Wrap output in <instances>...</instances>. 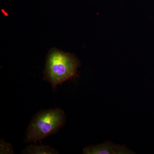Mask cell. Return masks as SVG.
<instances>
[{"label": "cell", "mask_w": 154, "mask_h": 154, "mask_svg": "<svg viewBox=\"0 0 154 154\" xmlns=\"http://www.w3.org/2000/svg\"><path fill=\"white\" fill-rule=\"evenodd\" d=\"M80 66L81 63L74 54L53 48L46 57L44 80L55 90L58 85L77 76Z\"/></svg>", "instance_id": "6da1fadb"}, {"label": "cell", "mask_w": 154, "mask_h": 154, "mask_svg": "<svg viewBox=\"0 0 154 154\" xmlns=\"http://www.w3.org/2000/svg\"><path fill=\"white\" fill-rule=\"evenodd\" d=\"M66 122L64 111L60 108L43 109L37 112L30 120L26 130V143L35 144L45 138L56 134Z\"/></svg>", "instance_id": "7a4b0ae2"}, {"label": "cell", "mask_w": 154, "mask_h": 154, "mask_svg": "<svg viewBox=\"0 0 154 154\" xmlns=\"http://www.w3.org/2000/svg\"><path fill=\"white\" fill-rule=\"evenodd\" d=\"M84 154H134L135 152L126 146L115 144L111 141H107L97 145H91L83 150Z\"/></svg>", "instance_id": "3957f363"}, {"label": "cell", "mask_w": 154, "mask_h": 154, "mask_svg": "<svg viewBox=\"0 0 154 154\" xmlns=\"http://www.w3.org/2000/svg\"><path fill=\"white\" fill-rule=\"evenodd\" d=\"M22 154H58L59 152L49 146L33 145L28 146L21 151Z\"/></svg>", "instance_id": "277c9868"}, {"label": "cell", "mask_w": 154, "mask_h": 154, "mask_svg": "<svg viewBox=\"0 0 154 154\" xmlns=\"http://www.w3.org/2000/svg\"><path fill=\"white\" fill-rule=\"evenodd\" d=\"M0 154H14L13 147L11 143L6 142L2 139L0 140Z\"/></svg>", "instance_id": "5b68a950"}]
</instances>
